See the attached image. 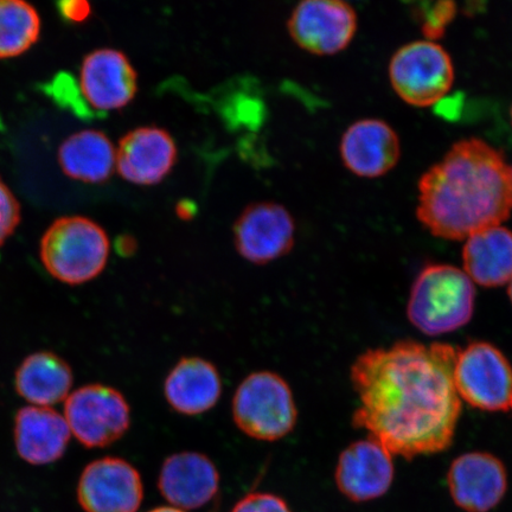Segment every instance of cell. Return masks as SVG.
<instances>
[{"label":"cell","instance_id":"20","mask_svg":"<svg viewBox=\"0 0 512 512\" xmlns=\"http://www.w3.org/2000/svg\"><path fill=\"white\" fill-rule=\"evenodd\" d=\"M464 272L484 287H499L512 280V232L503 226L479 230L466 239Z\"/></svg>","mask_w":512,"mask_h":512},{"label":"cell","instance_id":"24","mask_svg":"<svg viewBox=\"0 0 512 512\" xmlns=\"http://www.w3.org/2000/svg\"><path fill=\"white\" fill-rule=\"evenodd\" d=\"M415 12L421 24L422 34L427 41L434 42L445 35L448 25L457 15V5L450 0L443 2L421 3Z\"/></svg>","mask_w":512,"mask_h":512},{"label":"cell","instance_id":"3","mask_svg":"<svg viewBox=\"0 0 512 512\" xmlns=\"http://www.w3.org/2000/svg\"><path fill=\"white\" fill-rule=\"evenodd\" d=\"M475 299L476 288L464 271L451 265H430L414 281L407 315L422 334H450L470 322Z\"/></svg>","mask_w":512,"mask_h":512},{"label":"cell","instance_id":"22","mask_svg":"<svg viewBox=\"0 0 512 512\" xmlns=\"http://www.w3.org/2000/svg\"><path fill=\"white\" fill-rule=\"evenodd\" d=\"M61 168L68 177L85 183L108 181L117 164V149L100 131H82L70 136L59 150Z\"/></svg>","mask_w":512,"mask_h":512},{"label":"cell","instance_id":"29","mask_svg":"<svg viewBox=\"0 0 512 512\" xmlns=\"http://www.w3.org/2000/svg\"><path fill=\"white\" fill-rule=\"evenodd\" d=\"M147 512H185V511L181 510V509L174 508V507H159V508L147 511Z\"/></svg>","mask_w":512,"mask_h":512},{"label":"cell","instance_id":"30","mask_svg":"<svg viewBox=\"0 0 512 512\" xmlns=\"http://www.w3.org/2000/svg\"><path fill=\"white\" fill-rule=\"evenodd\" d=\"M508 294H509V298H510L511 303H512V280L509 283Z\"/></svg>","mask_w":512,"mask_h":512},{"label":"cell","instance_id":"21","mask_svg":"<svg viewBox=\"0 0 512 512\" xmlns=\"http://www.w3.org/2000/svg\"><path fill=\"white\" fill-rule=\"evenodd\" d=\"M73 380L72 368L61 357L53 352H36L18 368L16 389L32 405L48 407L68 398Z\"/></svg>","mask_w":512,"mask_h":512},{"label":"cell","instance_id":"6","mask_svg":"<svg viewBox=\"0 0 512 512\" xmlns=\"http://www.w3.org/2000/svg\"><path fill=\"white\" fill-rule=\"evenodd\" d=\"M389 80L406 104L437 105L451 91L454 66L450 54L432 41H415L396 50L389 63Z\"/></svg>","mask_w":512,"mask_h":512},{"label":"cell","instance_id":"31","mask_svg":"<svg viewBox=\"0 0 512 512\" xmlns=\"http://www.w3.org/2000/svg\"><path fill=\"white\" fill-rule=\"evenodd\" d=\"M510 117H511V123H512V106H511V110H510Z\"/></svg>","mask_w":512,"mask_h":512},{"label":"cell","instance_id":"9","mask_svg":"<svg viewBox=\"0 0 512 512\" xmlns=\"http://www.w3.org/2000/svg\"><path fill=\"white\" fill-rule=\"evenodd\" d=\"M357 27L355 9L342 0H304L287 22L294 43L317 56L336 55L347 49Z\"/></svg>","mask_w":512,"mask_h":512},{"label":"cell","instance_id":"26","mask_svg":"<svg viewBox=\"0 0 512 512\" xmlns=\"http://www.w3.org/2000/svg\"><path fill=\"white\" fill-rule=\"evenodd\" d=\"M19 222V204L0 179V246L14 233Z\"/></svg>","mask_w":512,"mask_h":512},{"label":"cell","instance_id":"18","mask_svg":"<svg viewBox=\"0 0 512 512\" xmlns=\"http://www.w3.org/2000/svg\"><path fill=\"white\" fill-rule=\"evenodd\" d=\"M164 395L178 414L201 415L220 401L221 376L214 364L204 358L183 357L166 376Z\"/></svg>","mask_w":512,"mask_h":512},{"label":"cell","instance_id":"14","mask_svg":"<svg viewBox=\"0 0 512 512\" xmlns=\"http://www.w3.org/2000/svg\"><path fill=\"white\" fill-rule=\"evenodd\" d=\"M177 157L175 140L168 131L157 126L138 127L120 140L115 170L127 182L151 187L164 181Z\"/></svg>","mask_w":512,"mask_h":512},{"label":"cell","instance_id":"13","mask_svg":"<svg viewBox=\"0 0 512 512\" xmlns=\"http://www.w3.org/2000/svg\"><path fill=\"white\" fill-rule=\"evenodd\" d=\"M454 503L467 512H488L497 507L508 489L505 466L485 452L463 454L447 476Z\"/></svg>","mask_w":512,"mask_h":512},{"label":"cell","instance_id":"25","mask_svg":"<svg viewBox=\"0 0 512 512\" xmlns=\"http://www.w3.org/2000/svg\"><path fill=\"white\" fill-rule=\"evenodd\" d=\"M230 512H292L283 498L268 492H252L240 499Z\"/></svg>","mask_w":512,"mask_h":512},{"label":"cell","instance_id":"28","mask_svg":"<svg viewBox=\"0 0 512 512\" xmlns=\"http://www.w3.org/2000/svg\"><path fill=\"white\" fill-rule=\"evenodd\" d=\"M118 248L120 249L121 254L127 255L132 254L134 249L137 248V245L134 243V239H132L131 236H125V238L120 239Z\"/></svg>","mask_w":512,"mask_h":512},{"label":"cell","instance_id":"1","mask_svg":"<svg viewBox=\"0 0 512 512\" xmlns=\"http://www.w3.org/2000/svg\"><path fill=\"white\" fill-rule=\"evenodd\" d=\"M458 352L451 344L414 341L363 352L351 367L360 400L352 425L407 460L447 450L462 413L454 384Z\"/></svg>","mask_w":512,"mask_h":512},{"label":"cell","instance_id":"32","mask_svg":"<svg viewBox=\"0 0 512 512\" xmlns=\"http://www.w3.org/2000/svg\"><path fill=\"white\" fill-rule=\"evenodd\" d=\"M510 174H511V181H512V166L510 168Z\"/></svg>","mask_w":512,"mask_h":512},{"label":"cell","instance_id":"17","mask_svg":"<svg viewBox=\"0 0 512 512\" xmlns=\"http://www.w3.org/2000/svg\"><path fill=\"white\" fill-rule=\"evenodd\" d=\"M158 489L174 508H202L219 492L220 473L206 454L175 453L165 459L160 469Z\"/></svg>","mask_w":512,"mask_h":512},{"label":"cell","instance_id":"10","mask_svg":"<svg viewBox=\"0 0 512 512\" xmlns=\"http://www.w3.org/2000/svg\"><path fill=\"white\" fill-rule=\"evenodd\" d=\"M236 251L254 265H267L292 251L296 224L284 206L253 203L234 224Z\"/></svg>","mask_w":512,"mask_h":512},{"label":"cell","instance_id":"4","mask_svg":"<svg viewBox=\"0 0 512 512\" xmlns=\"http://www.w3.org/2000/svg\"><path fill=\"white\" fill-rule=\"evenodd\" d=\"M111 242L98 223L63 217L51 224L41 242L47 271L61 283L81 285L98 277L110 258Z\"/></svg>","mask_w":512,"mask_h":512},{"label":"cell","instance_id":"2","mask_svg":"<svg viewBox=\"0 0 512 512\" xmlns=\"http://www.w3.org/2000/svg\"><path fill=\"white\" fill-rule=\"evenodd\" d=\"M512 211L510 166L501 151L482 139L453 144L419 181L416 216L428 232L445 240H466L502 226Z\"/></svg>","mask_w":512,"mask_h":512},{"label":"cell","instance_id":"8","mask_svg":"<svg viewBox=\"0 0 512 512\" xmlns=\"http://www.w3.org/2000/svg\"><path fill=\"white\" fill-rule=\"evenodd\" d=\"M70 432L88 448L117 443L131 427V407L119 390L88 384L70 394L64 405Z\"/></svg>","mask_w":512,"mask_h":512},{"label":"cell","instance_id":"5","mask_svg":"<svg viewBox=\"0 0 512 512\" xmlns=\"http://www.w3.org/2000/svg\"><path fill=\"white\" fill-rule=\"evenodd\" d=\"M236 427L247 437L278 441L297 425L298 409L291 387L273 371H255L236 388L233 405Z\"/></svg>","mask_w":512,"mask_h":512},{"label":"cell","instance_id":"19","mask_svg":"<svg viewBox=\"0 0 512 512\" xmlns=\"http://www.w3.org/2000/svg\"><path fill=\"white\" fill-rule=\"evenodd\" d=\"M70 435L66 419L54 409L30 406L17 413V452L31 465H47L59 460L67 450Z\"/></svg>","mask_w":512,"mask_h":512},{"label":"cell","instance_id":"7","mask_svg":"<svg viewBox=\"0 0 512 512\" xmlns=\"http://www.w3.org/2000/svg\"><path fill=\"white\" fill-rule=\"evenodd\" d=\"M454 384L460 400L486 412H512V367L495 345L475 342L459 350Z\"/></svg>","mask_w":512,"mask_h":512},{"label":"cell","instance_id":"16","mask_svg":"<svg viewBox=\"0 0 512 512\" xmlns=\"http://www.w3.org/2000/svg\"><path fill=\"white\" fill-rule=\"evenodd\" d=\"M341 157L345 168L363 178H379L399 163L401 144L394 128L381 119H362L344 132Z\"/></svg>","mask_w":512,"mask_h":512},{"label":"cell","instance_id":"23","mask_svg":"<svg viewBox=\"0 0 512 512\" xmlns=\"http://www.w3.org/2000/svg\"><path fill=\"white\" fill-rule=\"evenodd\" d=\"M37 11L21 0H0V59L27 51L40 36Z\"/></svg>","mask_w":512,"mask_h":512},{"label":"cell","instance_id":"12","mask_svg":"<svg viewBox=\"0 0 512 512\" xmlns=\"http://www.w3.org/2000/svg\"><path fill=\"white\" fill-rule=\"evenodd\" d=\"M80 92L86 105L95 111L121 110L136 98L138 74L121 51L95 50L82 62Z\"/></svg>","mask_w":512,"mask_h":512},{"label":"cell","instance_id":"15","mask_svg":"<svg viewBox=\"0 0 512 512\" xmlns=\"http://www.w3.org/2000/svg\"><path fill=\"white\" fill-rule=\"evenodd\" d=\"M335 478L339 491L350 501H373L392 486L393 456L374 439L356 441L339 456Z\"/></svg>","mask_w":512,"mask_h":512},{"label":"cell","instance_id":"11","mask_svg":"<svg viewBox=\"0 0 512 512\" xmlns=\"http://www.w3.org/2000/svg\"><path fill=\"white\" fill-rule=\"evenodd\" d=\"M78 499L86 512H137L144 499L143 480L125 459L94 460L82 472Z\"/></svg>","mask_w":512,"mask_h":512},{"label":"cell","instance_id":"27","mask_svg":"<svg viewBox=\"0 0 512 512\" xmlns=\"http://www.w3.org/2000/svg\"><path fill=\"white\" fill-rule=\"evenodd\" d=\"M61 15L70 22H83L91 15V6L86 2H63L59 4Z\"/></svg>","mask_w":512,"mask_h":512}]
</instances>
